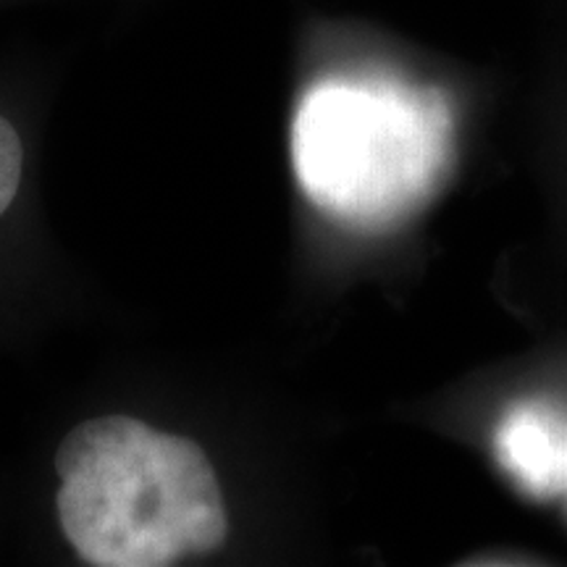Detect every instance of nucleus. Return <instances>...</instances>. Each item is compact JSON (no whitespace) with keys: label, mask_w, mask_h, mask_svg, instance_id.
I'll list each match as a JSON object with an SVG mask.
<instances>
[{"label":"nucleus","mask_w":567,"mask_h":567,"mask_svg":"<svg viewBox=\"0 0 567 567\" xmlns=\"http://www.w3.org/2000/svg\"><path fill=\"white\" fill-rule=\"evenodd\" d=\"M55 473L61 530L87 565L172 567L229 538L221 484L203 446L137 417L103 415L71 429Z\"/></svg>","instance_id":"f257e3e1"},{"label":"nucleus","mask_w":567,"mask_h":567,"mask_svg":"<svg viewBox=\"0 0 567 567\" xmlns=\"http://www.w3.org/2000/svg\"><path fill=\"white\" fill-rule=\"evenodd\" d=\"M21 166H24V151L21 140L11 122L0 116V216L11 208L21 187Z\"/></svg>","instance_id":"f03ea898"}]
</instances>
